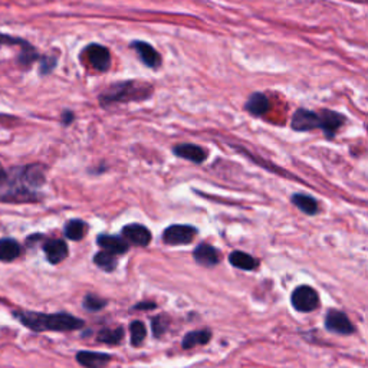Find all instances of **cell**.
<instances>
[{"label": "cell", "instance_id": "30bf717a", "mask_svg": "<svg viewBox=\"0 0 368 368\" xmlns=\"http://www.w3.org/2000/svg\"><path fill=\"white\" fill-rule=\"evenodd\" d=\"M319 115V128L323 131V134H326L327 138H334L336 131L343 127V124L345 123L344 115L338 114L335 111L331 110H323Z\"/></svg>", "mask_w": 368, "mask_h": 368}, {"label": "cell", "instance_id": "4316f807", "mask_svg": "<svg viewBox=\"0 0 368 368\" xmlns=\"http://www.w3.org/2000/svg\"><path fill=\"white\" fill-rule=\"evenodd\" d=\"M169 318L166 315H157L151 319V328H153V334L156 338H160L161 335H164L167 328H169Z\"/></svg>", "mask_w": 368, "mask_h": 368}, {"label": "cell", "instance_id": "5b68a950", "mask_svg": "<svg viewBox=\"0 0 368 368\" xmlns=\"http://www.w3.org/2000/svg\"><path fill=\"white\" fill-rule=\"evenodd\" d=\"M84 60H86V62L98 72H106L111 66L110 51L106 47L98 45V43H93V45H88L85 48Z\"/></svg>", "mask_w": 368, "mask_h": 368}, {"label": "cell", "instance_id": "277c9868", "mask_svg": "<svg viewBox=\"0 0 368 368\" xmlns=\"http://www.w3.org/2000/svg\"><path fill=\"white\" fill-rule=\"evenodd\" d=\"M292 306L297 309L298 312H312L319 306V295L318 292L308 285H301L292 292L291 297Z\"/></svg>", "mask_w": 368, "mask_h": 368}, {"label": "cell", "instance_id": "4dcf8cb0", "mask_svg": "<svg viewBox=\"0 0 368 368\" xmlns=\"http://www.w3.org/2000/svg\"><path fill=\"white\" fill-rule=\"evenodd\" d=\"M73 119H75V116H73V112L72 111H64V114H62V123H64V125H69L73 121Z\"/></svg>", "mask_w": 368, "mask_h": 368}, {"label": "cell", "instance_id": "2e32d148", "mask_svg": "<svg viewBox=\"0 0 368 368\" xmlns=\"http://www.w3.org/2000/svg\"><path fill=\"white\" fill-rule=\"evenodd\" d=\"M97 243L104 252H108L114 256L124 255L128 250L127 242L119 236H112V234H99L97 238Z\"/></svg>", "mask_w": 368, "mask_h": 368}, {"label": "cell", "instance_id": "52a82bcc", "mask_svg": "<svg viewBox=\"0 0 368 368\" xmlns=\"http://www.w3.org/2000/svg\"><path fill=\"white\" fill-rule=\"evenodd\" d=\"M326 328L330 332L338 334V335H351L356 332L354 326L344 314L343 311H338V309H330L326 315Z\"/></svg>", "mask_w": 368, "mask_h": 368}, {"label": "cell", "instance_id": "603a6c76", "mask_svg": "<svg viewBox=\"0 0 368 368\" xmlns=\"http://www.w3.org/2000/svg\"><path fill=\"white\" fill-rule=\"evenodd\" d=\"M97 340L99 343L107 344V345L120 344L124 340V328L123 327H119V328H102L97 335Z\"/></svg>", "mask_w": 368, "mask_h": 368}, {"label": "cell", "instance_id": "e0dca14e", "mask_svg": "<svg viewBox=\"0 0 368 368\" xmlns=\"http://www.w3.org/2000/svg\"><path fill=\"white\" fill-rule=\"evenodd\" d=\"M269 99L268 97L262 93H254L247 98L245 110L254 116H262L269 111Z\"/></svg>", "mask_w": 368, "mask_h": 368}, {"label": "cell", "instance_id": "8992f818", "mask_svg": "<svg viewBox=\"0 0 368 368\" xmlns=\"http://www.w3.org/2000/svg\"><path fill=\"white\" fill-rule=\"evenodd\" d=\"M197 234V229L188 225H173L169 226L163 233V241L167 245L180 246L188 245Z\"/></svg>", "mask_w": 368, "mask_h": 368}, {"label": "cell", "instance_id": "44dd1931", "mask_svg": "<svg viewBox=\"0 0 368 368\" xmlns=\"http://www.w3.org/2000/svg\"><path fill=\"white\" fill-rule=\"evenodd\" d=\"M22 254V246L10 238L0 239V260L2 262H12L18 259Z\"/></svg>", "mask_w": 368, "mask_h": 368}, {"label": "cell", "instance_id": "d4e9b609", "mask_svg": "<svg viewBox=\"0 0 368 368\" xmlns=\"http://www.w3.org/2000/svg\"><path fill=\"white\" fill-rule=\"evenodd\" d=\"M94 263L104 272H112L116 268V258L108 252L101 250L94 256Z\"/></svg>", "mask_w": 368, "mask_h": 368}, {"label": "cell", "instance_id": "9c48e42d", "mask_svg": "<svg viewBox=\"0 0 368 368\" xmlns=\"http://www.w3.org/2000/svg\"><path fill=\"white\" fill-rule=\"evenodd\" d=\"M292 130L305 132L315 128H319V115L314 111H309L306 108H299L295 111L291 121Z\"/></svg>", "mask_w": 368, "mask_h": 368}, {"label": "cell", "instance_id": "7402d4cb", "mask_svg": "<svg viewBox=\"0 0 368 368\" xmlns=\"http://www.w3.org/2000/svg\"><path fill=\"white\" fill-rule=\"evenodd\" d=\"M88 232V225L81 219H72L65 225L64 233L69 241H81L85 238Z\"/></svg>", "mask_w": 368, "mask_h": 368}, {"label": "cell", "instance_id": "f546056e", "mask_svg": "<svg viewBox=\"0 0 368 368\" xmlns=\"http://www.w3.org/2000/svg\"><path fill=\"white\" fill-rule=\"evenodd\" d=\"M156 306L157 305L154 302H140V304H137L132 309H138V311H140V309H145V311H150V309H154Z\"/></svg>", "mask_w": 368, "mask_h": 368}, {"label": "cell", "instance_id": "5bb4252c", "mask_svg": "<svg viewBox=\"0 0 368 368\" xmlns=\"http://www.w3.org/2000/svg\"><path fill=\"white\" fill-rule=\"evenodd\" d=\"M173 154L184 160H190L191 163H196V164H201L203 161L208 158V153H206L200 145H196V144L174 145Z\"/></svg>", "mask_w": 368, "mask_h": 368}, {"label": "cell", "instance_id": "ac0fdd59", "mask_svg": "<svg viewBox=\"0 0 368 368\" xmlns=\"http://www.w3.org/2000/svg\"><path fill=\"white\" fill-rule=\"evenodd\" d=\"M210 340H212V331L208 330V328L197 330V331H190L183 338L182 348L183 349H191V348L199 347V345L209 344Z\"/></svg>", "mask_w": 368, "mask_h": 368}, {"label": "cell", "instance_id": "ba28073f", "mask_svg": "<svg viewBox=\"0 0 368 368\" xmlns=\"http://www.w3.org/2000/svg\"><path fill=\"white\" fill-rule=\"evenodd\" d=\"M121 234H123V238L127 241V245L145 247V246H149L151 242L150 230L143 225H138V223H131V225L124 226L121 230Z\"/></svg>", "mask_w": 368, "mask_h": 368}, {"label": "cell", "instance_id": "1f68e13d", "mask_svg": "<svg viewBox=\"0 0 368 368\" xmlns=\"http://www.w3.org/2000/svg\"><path fill=\"white\" fill-rule=\"evenodd\" d=\"M6 175H8V171L3 169V166L0 164V184H2L6 179Z\"/></svg>", "mask_w": 368, "mask_h": 368}, {"label": "cell", "instance_id": "9a60e30c", "mask_svg": "<svg viewBox=\"0 0 368 368\" xmlns=\"http://www.w3.org/2000/svg\"><path fill=\"white\" fill-rule=\"evenodd\" d=\"M43 252L49 263L58 265L68 258V245L61 239H52L43 243Z\"/></svg>", "mask_w": 368, "mask_h": 368}, {"label": "cell", "instance_id": "7a4b0ae2", "mask_svg": "<svg viewBox=\"0 0 368 368\" xmlns=\"http://www.w3.org/2000/svg\"><path fill=\"white\" fill-rule=\"evenodd\" d=\"M13 317L16 318L22 326L35 332H68L82 330L85 327V322L82 319L66 312L43 314L34 311H14Z\"/></svg>", "mask_w": 368, "mask_h": 368}, {"label": "cell", "instance_id": "83f0119b", "mask_svg": "<svg viewBox=\"0 0 368 368\" xmlns=\"http://www.w3.org/2000/svg\"><path fill=\"white\" fill-rule=\"evenodd\" d=\"M39 61H40V69H39L40 75H49L58 64V60L55 56H42L39 58Z\"/></svg>", "mask_w": 368, "mask_h": 368}, {"label": "cell", "instance_id": "484cf974", "mask_svg": "<svg viewBox=\"0 0 368 368\" xmlns=\"http://www.w3.org/2000/svg\"><path fill=\"white\" fill-rule=\"evenodd\" d=\"M82 306L90 312H98V311H101L102 308L107 306V301L94 295V293H88V295H85V298L82 301Z\"/></svg>", "mask_w": 368, "mask_h": 368}, {"label": "cell", "instance_id": "cb8c5ba5", "mask_svg": "<svg viewBox=\"0 0 368 368\" xmlns=\"http://www.w3.org/2000/svg\"><path fill=\"white\" fill-rule=\"evenodd\" d=\"M130 335H131V345L140 347L147 336V328L144 326V322L132 321L130 323Z\"/></svg>", "mask_w": 368, "mask_h": 368}, {"label": "cell", "instance_id": "8fae6325", "mask_svg": "<svg viewBox=\"0 0 368 368\" xmlns=\"http://www.w3.org/2000/svg\"><path fill=\"white\" fill-rule=\"evenodd\" d=\"M131 48L137 52L140 61L151 69H158L161 65L160 53L150 45V43L143 40H134L131 43Z\"/></svg>", "mask_w": 368, "mask_h": 368}, {"label": "cell", "instance_id": "f1b7e54d", "mask_svg": "<svg viewBox=\"0 0 368 368\" xmlns=\"http://www.w3.org/2000/svg\"><path fill=\"white\" fill-rule=\"evenodd\" d=\"M0 43H6V45H21L22 49L31 47V43H27L26 40L21 39V38H13L10 35H5V34H0Z\"/></svg>", "mask_w": 368, "mask_h": 368}, {"label": "cell", "instance_id": "7c38bea8", "mask_svg": "<svg viewBox=\"0 0 368 368\" xmlns=\"http://www.w3.org/2000/svg\"><path fill=\"white\" fill-rule=\"evenodd\" d=\"M193 259L206 268H214L220 262V252L219 250L209 245V243H200L196 246L193 252Z\"/></svg>", "mask_w": 368, "mask_h": 368}, {"label": "cell", "instance_id": "4fadbf2b", "mask_svg": "<svg viewBox=\"0 0 368 368\" xmlns=\"http://www.w3.org/2000/svg\"><path fill=\"white\" fill-rule=\"evenodd\" d=\"M75 358L84 368H106L111 361L110 354L95 351H78Z\"/></svg>", "mask_w": 368, "mask_h": 368}, {"label": "cell", "instance_id": "d6986e66", "mask_svg": "<svg viewBox=\"0 0 368 368\" xmlns=\"http://www.w3.org/2000/svg\"><path fill=\"white\" fill-rule=\"evenodd\" d=\"M229 262L232 267L242 271H255L259 267V260L256 258L247 255L246 252H241V250H234L233 254H230Z\"/></svg>", "mask_w": 368, "mask_h": 368}, {"label": "cell", "instance_id": "3957f363", "mask_svg": "<svg viewBox=\"0 0 368 368\" xmlns=\"http://www.w3.org/2000/svg\"><path fill=\"white\" fill-rule=\"evenodd\" d=\"M153 94V86L140 81H123L111 85L99 95V102L102 107H108L119 102L143 101Z\"/></svg>", "mask_w": 368, "mask_h": 368}, {"label": "cell", "instance_id": "ffe728a7", "mask_svg": "<svg viewBox=\"0 0 368 368\" xmlns=\"http://www.w3.org/2000/svg\"><path fill=\"white\" fill-rule=\"evenodd\" d=\"M291 201L293 206H295V208H298L305 214L314 216L319 212L318 201L312 196H308L304 193H295L291 197Z\"/></svg>", "mask_w": 368, "mask_h": 368}, {"label": "cell", "instance_id": "6da1fadb", "mask_svg": "<svg viewBox=\"0 0 368 368\" xmlns=\"http://www.w3.org/2000/svg\"><path fill=\"white\" fill-rule=\"evenodd\" d=\"M45 183V167L31 164L13 169L8 173L5 182L0 184V200L2 201H36L39 195L36 188Z\"/></svg>", "mask_w": 368, "mask_h": 368}]
</instances>
